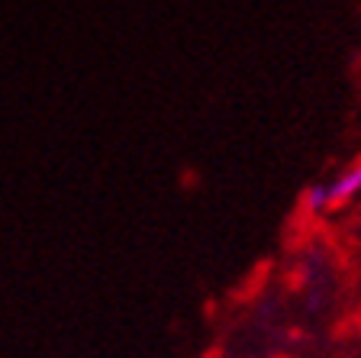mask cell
Segmentation results:
<instances>
[{
  "label": "cell",
  "mask_w": 361,
  "mask_h": 358,
  "mask_svg": "<svg viewBox=\"0 0 361 358\" xmlns=\"http://www.w3.org/2000/svg\"><path fill=\"white\" fill-rule=\"evenodd\" d=\"M361 197V155L348 165L345 172H338L329 184V210H345L352 201Z\"/></svg>",
  "instance_id": "obj_1"
},
{
  "label": "cell",
  "mask_w": 361,
  "mask_h": 358,
  "mask_svg": "<svg viewBox=\"0 0 361 358\" xmlns=\"http://www.w3.org/2000/svg\"><path fill=\"white\" fill-rule=\"evenodd\" d=\"M303 210H307V213H323V210H329V184H326V181H316V184H310L307 191H303Z\"/></svg>",
  "instance_id": "obj_2"
}]
</instances>
